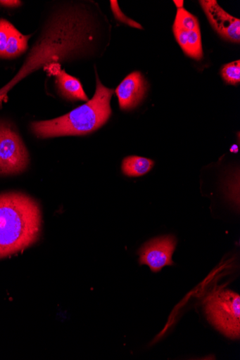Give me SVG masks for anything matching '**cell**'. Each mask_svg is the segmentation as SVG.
Segmentation results:
<instances>
[{
    "label": "cell",
    "instance_id": "cell-1",
    "mask_svg": "<svg viewBox=\"0 0 240 360\" xmlns=\"http://www.w3.org/2000/svg\"><path fill=\"white\" fill-rule=\"evenodd\" d=\"M39 205L21 193L0 195V258L35 243L42 230Z\"/></svg>",
    "mask_w": 240,
    "mask_h": 360
},
{
    "label": "cell",
    "instance_id": "cell-4",
    "mask_svg": "<svg viewBox=\"0 0 240 360\" xmlns=\"http://www.w3.org/2000/svg\"><path fill=\"white\" fill-rule=\"evenodd\" d=\"M28 163L27 150L16 131L10 124H0V175L22 173Z\"/></svg>",
    "mask_w": 240,
    "mask_h": 360
},
{
    "label": "cell",
    "instance_id": "cell-14",
    "mask_svg": "<svg viewBox=\"0 0 240 360\" xmlns=\"http://www.w3.org/2000/svg\"><path fill=\"white\" fill-rule=\"evenodd\" d=\"M111 8L115 18L119 21L134 28L144 29L141 24L127 17L120 10L118 1H110Z\"/></svg>",
    "mask_w": 240,
    "mask_h": 360
},
{
    "label": "cell",
    "instance_id": "cell-16",
    "mask_svg": "<svg viewBox=\"0 0 240 360\" xmlns=\"http://www.w3.org/2000/svg\"><path fill=\"white\" fill-rule=\"evenodd\" d=\"M175 4L177 6V9L184 8V1L181 0V1H177V0H175L174 1Z\"/></svg>",
    "mask_w": 240,
    "mask_h": 360
},
{
    "label": "cell",
    "instance_id": "cell-5",
    "mask_svg": "<svg viewBox=\"0 0 240 360\" xmlns=\"http://www.w3.org/2000/svg\"><path fill=\"white\" fill-rule=\"evenodd\" d=\"M173 31L178 44L187 56L197 60L203 58L198 20L184 8L177 10Z\"/></svg>",
    "mask_w": 240,
    "mask_h": 360
},
{
    "label": "cell",
    "instance_id": "cell-15",
    "mask_svg": "<svg viewBox=\"0 0 240 360\" xmlns=\"http://www.w3.org/2000/svg\"><path fill=\"white\" fill-rule=\"evenodd\" d=\"M20 1H11V0H6V1H0V5L9 8H16L20 5Z\"/></svg>",
    "mask_w": 240,
    "mask_h": 360
},
{
    "label": "cell",
    "instance_id": "cell-11",
    "mask_svg": "<svg viewBox=\"0 0 240 360\" xmlns=\"http://www.w3.org/2000/svg\"><path fill=\"white\" fill-rule=\"evenodd\" d=\"M30 37L23 36L12 25L8 39L4 58H15L27 49V41Z\"/></svg>",
    "mask_w": 240,
    "mask_h": 360
},
{
    "label": "cell",
    "instance_id": "cell-6",
    "mask_svg": "<svg viewBox=\"0 0 240 360\" xmlns=\"http://www.w3.org/2000/svg\"><path fill=\"white\" fill-rule=\"evenodd\" d=\"M177 245V238L172 236L149 240L139 251L140 264L148 266L153 273H158L165 266H174L172 256Z\"/></svg>",
    "mask_w": 240,
    "mask_h": 360
},
{
    "label": "cell",
    "instance_id": "cell-9",
    "mask_svg": "<svg viewBox=\"0 0 240 360\" xmlns=\"http://www.w3.org/2000/svg\"><path fill=\"white\" fill-rule=\"evenodd\" d=\"M56 84L60 92L66 99L73 101H89L80 81L68 75L64 70L56 75Z\"/></svg>",
    "mask_w": 240,
    "mask_h": 360
},
{
    "label": "cell",
    "instance_id": "cell-2",
    "mask_svg": "<svg viewBox=\"0 0 240 360\" xmlns=\"http://www.w3.org/2000/svg\"><path fill=\"white\" fill-rule=\"evenodd\" d=\"M114 92L102 85L97 77L96 92L91 101L62 117L32 122V133L40 139L89 134L110 117V102Z\"/></svg>",
    "mask_w": 240,
    "mask_h": 360
},
{
    "label": "cell",
    "instance_id": "cell-10",
    "mask_svg": "<svg viewBox=\"0 0 240 360\" xmlns=\"http://www.w3.org/2000/svg\"><path fill=\"white\" fill-rule=\"evenodd\" d=\"M155 162L151 159L139 156H128L122 161V170L128 177H139L151 171Z\"/></svg>",
    "mask_w": 240,
    "mask_h": 360
},
{
    "label": "cell",
    "instance_id": "cell-12",
    "mask_svg": "<svg viewBox=\"0 0 240 360\" xmlns=\"http://www.w3.org/2000/svg\"><path fill=\"white\" fill-rule=\"evenodd\" d=\"M221 75L226 84L238 85L240 83V60H237L224 65Z\"/></svg>",
    "mask_w": 240,
    "mask_h": 360
},
{
    "label": "cell",
    "instance_id": "cell-7",
    "mask_svg": "<svg viewBox=\"0 0 240 360\" xmlns=\"http://www.w3.org/2000/svg\"><path fill=\"white\" fill-rule=\"evenodd\" d=\"M213 27L223 39L240 42V20L225 11L215 0L199 1Z\"/></svg>",
    "mask_w": 240,
    "mask_h": 360
},
{
    "label": "cell",
    "instance_id": "cell-3",
    "mask_svg": "<svg viewBox=\"0 0 240 360\" xmlns=\"http://www.w3.org/2000/svg\"><path fill=\"white\" fill-rule=\"evenodd\" d=\"M209 321L215 328L229 338L236 340L240 335V297L227 289L214 291L204 302Z\"/></svg>",
    "mask_w": 240,
    "mask_h": 360
},
{
    "label": "cell",
    "instance_id": "cell-8",
    "mask_svg": "<svg viewBox=\"0 0 240 360\" xmlns=\"http://www.w3.org/2000/svg\"><path fill=\"white\" fill-rule=\"evenodd\" d=\"M149 84L139 72L129 75L116 89L120 109L130 110L138 106L144 100Z\"/></svg>",
    "mask_w": 240,
    "mask_h": 360
},
{
    "label": "cell",
    "instance_id": "cell-17",
    "mask_svg": "<svg viewBox=\"0 0 240 360\" xmlns=\"http://www.w3.org/2000/svg\"><path fill=\"white\" fill-rule=\"evenodd\" d=\"M6 100V95H0V106L2 105V103Z\"/></svg>",
    "mask_w": 240,
    "mask_h": 360
},
{
    "label": "cell",
    "instance_id": "cell-13",
    "mask_svg": "<svg viewBox=\"0 0 240 360\" xmlns=\"http://www.w3.org/2000/svg\"><path fill=\"white\" fill-rule=\"evenodd\" d=\"M12 25L11 23L4 19L0 20V57L4 58Z\"/></svg>",
    "mask_w": 240,
    "mask_h": 360
}]
</instances>
